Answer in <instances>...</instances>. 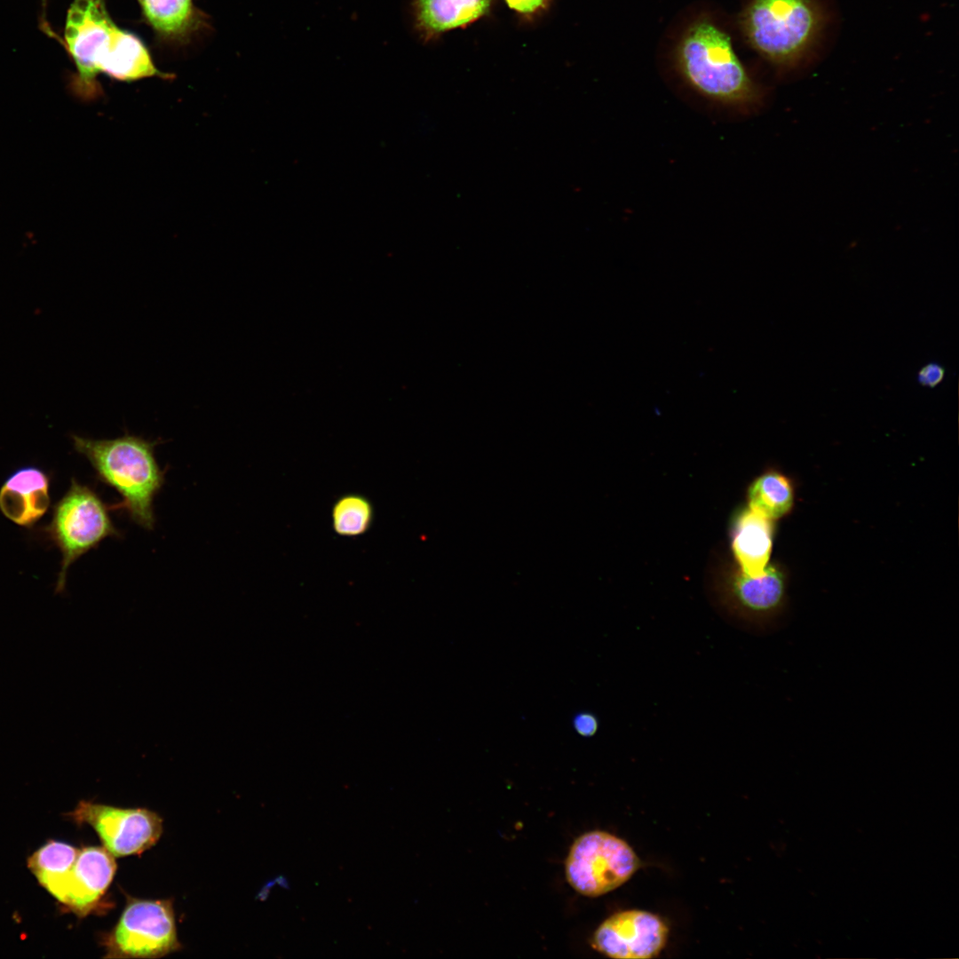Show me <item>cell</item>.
<instances>
[{
  "mask_svg": "<svg viewBox=\"0 0 959 959\" xmlns=\"http://www.w3.org/2000/svg\"><path fill=\"white\" fill-rule=\"evenodd\" d=\"M507 5L524 16H534L544 11L551 0H504Z\"/></svg>",
  "mask_w": 959,
  "mask_h": 959,
  "instance_id": "44dd1931",
  "label": "cell"
},
{
  "mask_svg": "<svg viewBox=\"0 0 959 959\" xmlns=\"http://www.w3.org/2000/svg\"><path fill=\"white\" fill-rule=\"evenodd\" d=\"M155 33L165 39L183 40L195 31L202 15L193 0H137Z\"/></svg>",
  "mask_w": 959,
  "mask_h": 959,
  "instance_id": "9a60e30c",
  "label": "cell"
},
{
  "mask_svg": "<svg viewBox=\"0 0 959 959\" xmlns=\"http://www.w3.org/2000/svg\"><path fill=\"white\" fill-rule=\"evenodd\" d=\"M74 448L91 464L96 479L122 497L112 504L138 526L152 530L155 525L154 500L165 482V472L155 456L161 440H147L125 432L115 439L95 440L72 434Z\"/></svg>",
  "mask_w": 959,
  "mask_h": 959,
  "instance_id": "6da1fadb",
  "label": "cell"
},
{
  "mask_svg": "<svg viewBox=\"0 0 959 959\" xmlns=\"http://www.w3.org/2000/svg\"><path fill=\"white\" fill-rule=\"evenodd\" d=\"M107 958H159L181 948L170 900L128 897L119 920L101 939Z\"/></svg>",
  "mask_w": 959,
  "mask_h": 959,
  "instance_id": "8992f818",
  "label": "cell"
},
{
  "mask_svg": "<svg viewBox=\"0 0 959 959\" xmlns=\"http://www.w3.org/2000/svg\"><path fill=\"white\" fill-rule=\"evenodd\" d=\"M116 871L115 856L104 847L80 849L74 865L44 888L80 916L98 906Z\"/></svg>",
  "mask_w": 959,
  "mask_h": 959,
  "instance_id": "8fae6325",
  "label": "cell"
},
{
  "mask_svg": "<svg viewBox=\"0 0 959 959\" xmlns=\"http://www.w3.org/2000/svg\"><path fill=\"white\" fill-rule=\"evenodd\" d=\"M79 849L58 841H51L28 859V868L45 887L63 876L75 863Z\"/></svg>",
  "mask_w": 959,
  "mask_h": 959,
  "instance_id": "ac0fdd59",
  "label": "cell"
},
{
  "mask_svg": "<svg viewBox=\"0 0 959 959\" xmlns=\"http://www.w3.org/2000/svg\"><path fill=\"white\" fill-rule=\"evenodd\" d=\"M127 32L112 20L103 0L73 1L64 31L65 46L76 67L73 92L84 99L99 96L97 76L107 75Z\"/></svg>",
  "mask_w": 959,
  "mask_h": 959,
  "instance_id": "5b68a950",
  "label": "cell"
},
{
  "mask_svg": "<svg viewBox=\"0 0 959 959\" xmlns=\"http://www.w3.org/2000/svg\"><path fill=\"white\" fill-rule=\"evenodd\" d=\"M79 824H88L104 848L115 857L141 854L154 846L162 833V820L145 808H121L88 801L71 812Z\"/></svg>",
  "mask_w": 959,
  "mask_h": 959,
  "instance_id": "9c48e42d",
  "label": "cell"
},
{
  "mask_svg": "<svg viewBox=\"0 0 959 959\" xmlns=\"http://www.w3.org/2000/svg\"><path fill=\"white\" fill-rule=\"evenodd\" d=\"M794 499L790 480L773 470L757 476L747 490L748 507L772 520L787 515L793 508Z\"/></svg>",
  "mask_w": 959,
  "mask_h": 959,
  "instance_id": "2e32d148",
  "label": "cell"
},
{
  "mask_svg": "<svg viewBox=\"0 0 959 959\" xmlns=\"http://www.w3.org/2000/svg\"><path fill=\"white\" fill-rule=\"evenodd\" d=\"M575 731L583 737H592L598 729V717L588 711L577 713L573 718Z\"/></svg>",
  "mask_w": 959,
  "mask_h": 959,
  "instance_id": "d6986e66",
  "label": "cell"
},
{
  "mask_svg": "<svg viewBox=\"0 0 959 959\" xmlns=\"http://www.w3.org/2000/svg\"><path fill=\"white\" fill-rule=\"evenodd\" d=\"M373 518L374 509L369 498L355 493L340 496L331 511L334 532L345 537L359 536L366 533Z\"/></svg>",
  "mask_w": 959,
  "mask_h": 959,
  "instance_id": "e0dca14e",
  "label": "cell"
},
{
  "mask_svg": "<svg viewBox=\"0 0 959 959\" xmlns=\"http://www.w3.org/2000/svg\"><path fill=\"white\" fill-rule=\"evenodd\" d=\"M787 575L775 564H768L758 575L736 568L728 570L717 586L721 606L737 621L763 626L776 618L787 599Z\"/></svg>",
  "mask_w": 959,
  "mask_h": 959,
  "instance_id": "ba28073f",
  "label": "cell"
},
{
  "mask_svg": "<svg viewBox=\"0 0 959 959\" xmlns=\"http://www.w3.org/2000/svg\"><path fill=\"white\" fill-rule=\"evenodd\" d=\"M816 0H751L741 17L751 47L781 67L795 66L809 51L823 26Z\"/></svg>",
  "mask_w": 959,
  "mask_h": 959,
  "instance_id": "3957f363",
  "label": "cell"
},
{
  "mask_svg": "<svg viewBox=\"0 0 959 959\" xmlns=\"http://www.w3.org/2000/svg\"><path fill=\"white\" fill-rule=\"evenodd\" d=\"M676 65L693 90L717 104L747 111L762 100L731 37L710 20H697L684 32L676 48Z\"/></svg>",
  "mask_w": 959,
  "mask_h": 959,
  "instance_id": "7a4b0ae2",
  "label": "cell"
},
{
  "mask_svg": "<svg viewBox=\"0 0 959 959\" xmlns=\"http://www.w3.org/2000/svg\"><path fill=\"white\" fill-rule=\"evenodd\" d=\"M730 535L736 567L751 575L763 573L772 554L773 520L749 507L741 509L733 517Z\"/></svg>",
  "mask_w": 959,
  "mask_h": 959,
  "instance_id": "4fadbf2b",
  "label": "cell"
},
{
  "mask_svg": "<svg viewBox=\"0 0 959 959\" xmlns=\"http://www.w3.org/2000/svg\"><path fill=\"white\" fill-rule=\"evenodd\" d=\"M639 859L627 842L606 831L583 834L565 862L568 884L580 894L598 897L625 884L638 869Z\"/></svg>",
  "mask_w": 959,
  "mask_h": 959,
  "instance_id": "52a82bcc",
  "label": "cell"
},
{
  "mask_svg": "<svg viewBox=\"0 0 959 959\" xmlns=\"http://www.w3.org/2000/svg\"><path fill=\"white\" fill-rule=\"evenodd\" d=\"M669 929L656 915L638 909L619 911L595 931L591 947L612 958L646 959L664 947Z\"/></svg>",
  "mask_w": 959,
  "mask_h": 959,
  "instance_id": "30bf717a",
  "label": "cell"
},
{
  "mask_svg": "<svg viewBox=\"0 0 959 959\" xmlns=\"http://www.w3.org/2000/svg\"><path fill=\"white\" fill-rule=\"evenodd\" d=\"M944 376V368L936 362H930L919 370L917 381L923 386L933 388L943 381Z\"/></svg>",
  "mask_w": 959,
  "mask_h": 959,
  "instance_id": "ffe728a7",
  "label": "cell"
},
{
  "mask_svg": "<svg viewBox=\"0 0 959 959\" xmlns=\"http://www.w3.org/2000/svg\"><path fill=\"white\" fill-rule=\"evenodd\" d=\"M111 511L112 504L106 503L92 487L71 480L69 488L53 506L52 519L44 528L61 554L55 593L65 590L67 570L76 559L108 537H122L112 521Z\"/></svg>",
  "mask_w": 959,
  "mask_h": 959,
  "instance_id": "277c9868",
  "label": "cell"
},
{
  "mask_svg": "<svg viewBox=\"0 0 959 959\" xmlns=\"http://www.w3.org/2000/svg\"><path fill=\"white\" fill-rule=\"evenodd\" d=\"M492 0H414L416 28L424 40L464 28L488 13Z\"/></svg>",
  "mask_w": 959,
  "mask_h": 959,
  "instance_id": "5bb4252c",
  "label": "cell"
},
{
  "mask_svg": "<svg viewBox=\"0 0 959 959\" xmlns=\"http://www.w3.org/2000/svg\"><path fill=\"white\" fill-rule=\"evenodd\" d=\"M50 504V477L36 466L19 468L0 487L1 512L20 527H33Z\"/></svg>",
  "mask_w": 959,
  "mask_h": 959,
  "instance_id": "7c38bea8",
  "label": "cell"
}]
</instances>
